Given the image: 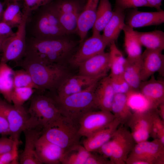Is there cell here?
Instances as JSON below:
<instances>
[{
  "mask_svg": "<svg viewBox=\"0 0 164 164\" xmlns=\"http://www.w3.org/2000/svg\"><path fill=\"white\" fill-rule=\"evenodd\" d=\"M4 1L5 3L7 5L8 3L11 2V0H4Z\"/></svg>",
  "mask_w": 164,
  "mask_h": 164,
  "instance_id": "51",
  "label": "cell"
},
{
  "mask_svg": "<svg viewBox=\"0 0 164 164\" xmlns=\"http://www.w3.org/2000/svg\"><path fill=\"white\" fill-rule=\"evenodd\" d=\"M16 142L10 151L0 155V164H18V146Z\"/></svg>",
  "mask_w": 164,
  "mask_h": 164,
  "instance_id": "41",
  "label": "cell"
},
{
  "mask_svg": "<svg viewBox=\"0 0 164 164\" xmlns=\"http://www.w3.org/2000/svg\"><path fill=\"white\" fill-rule=\"evenodd\" d=\"M0 107L5 115L10 138L19 141L20 134L26 130L38 126L23 106L16 107L0 97Z\"/></svg>",
  "mask_w": 164,
  "mask_h": 164,
  "instance_id": "7",
  "label": "cell"
},
{
  "mask_svg": "<svg viewBox=\"0 0 164 164\" xmlns=\"http://www.w3.org/2000/svg\"><path fill=\"white\" fill-rule=\"evenodd\" d=\"M27 111L37 125L43 128L61 114L53 98L43 95L32 98Z\"/></svg>",
  "mask_w": 164,
  "mask_h": 164,
  "instance_id": "9",
  "label": "cell"
},
{
  "mask_svg": "<svg viewBox=\"0 0 164 164\" xmlns=\"http://www.w3.org/2000/svg\"><path fill=\"white\" fill-rule=\"evenodd\" d=\"M125 24L134 28L159 25L164 22V11L142 12L132 9L126 18Z\"/></svg>",
  "mask_w": 164,
  "mask_h": 164,
  "instance_id": "17",
  "label": "cell"
},
{
  "mask_svg": "<svg viewBox=\"0 0 164 164\" xmlns=\"http://www.w3.org/2000/svg\"><path fill=\"white\" fill-rule=\"evenodd\" d=\"M4 10L3 5L0 2V22L2 21Z\"/></svg>",
  "mask_w": 164,
  "mask_h": 164,
  "instance_id": "49",
  "label": "cell"
},
{
  "mask_svg": "<svg viewBox=\"0 0 164 164\" xmlns=\"http://www.w3.org/2000/svg\"><path fill=\"white\" fill-rule=\"evenodd\" d=\"M124 12L114 9L112 16L103 30L102 38L108 45L118 39L125 25Z\"/></svg>",
  "mask_w": 164,
  "mask_h": 164,
  "instance_id": "24",
  "label": "cell"
},
{
  "mask_svg": "<svg viewBox=\"0 0 164 164\" xmlns=\"http://www.w3.org/2000/svg\"><path fill=\"white\" fill-rule=\"evenodd\" d=\"M142 7L152 8L145 0H115L114 9L124 12L127 9Z\"/></svg>",
  "mask_w": 164,
  "mask_h": 164,
  "instance_id": "38",
  "label": "cell"
},
{
  "mask_svg": "<svg viewBox=\"0 0 164 164\" xmlns=\"http://www.w3.org/2000/svg\"><path fill=\"white\" fill-rule=\"evenodd\" d=\"M20 0H11V2H18Z\"/></svg>",
  "mask_w": 164,
  "mask_h": 164,
  "instance_id": "52",
  "label": "cell"
},
{
  "mask_svg": "<svg viewBox=\"0 0 164 164\" xmlns=\"http://www.w3.org/2000/svg\"><path fill=\"white\" fill-rule=\"evenodd\" d=\"M142 46L146 49L163 51L164 49V32L156 30L149 32L135 31Z\"/></svg>",
  "mask_w": 164,
  "mask_h": 164,
  "instance_id": "28",
  "label": "cell"
},
{
  "mask_svg": "<svg viewBox=\"0 0 164 164\" xmlns=\"http://www.w3.org/2000/svg\"><path fill=\"white\" fill-rule=\"evenodd\" d=\"M36 11L31 20L32 37L50 38L67 35L60 25L58 14L52 5L49 4Z\"/></svg>",
  "mask_w": 164,
  "mask_h": 164,
  "instance_id": "5",
  "label": "cell"
},
{
  "mask_svg": "<svg viewBox=\"0 0 164 164\" xmlns=\"http://www.w3.org/2000/svg\"><path fill=\"white\" fill-rule=\"evenodd\" d=\"M78 74L91 77L107 76L110 70L109 52H104L95 55L80 64Z\"/></svg>",
  "mask_w": 164,
  "mask_h": 164,
  "instance_id": "15",
  "label": "cell"
},
{
  "mask_svg": "<svg viewBox=\"0 0 164 164\" xmlns=\"http://www.w3.org/2000/svg\"><path fill=\"white\" fill-rule=\"evenodd\" d=\"M91 152L83 145H77L65 152L61 164H85Z\"/></svg>",
  "mask_w": 164,
  "mask_h": 164,
  "instance_id": "32",
  "label": "cell"
},
{
  "mask_svg": "<svg viewBox=\"0 0 164 164\" xmlns=\"http://www.w3.org/2000/svg\"><path fill=\"white\" fill-rule=\"evenodd\" d=\"M157 108L136 111L127 125L136 143L147 140L150 136L154 115Z\"/></svg>",
  "mask_w": 164,
  "mask_h": 164,
  "instance_id": "10",
  "label": "cell"
},
{
  "mask_svg": "<svg viewBox=\"0 0 164 164\" xmlns=\"http://www.w3.org/2000/svg\"><path fill=\"white\" fill-rule=\"evenodd\" d=\"M6 136H2L0 138V155L8 152L13 148L15 143L19 142Z\"/></svg>",
  "mask_w": 164,
  "mask_h": 164,
  "instance_id": "42",
  "label": "cell"
},
{
  "mask_svg": "<svg viewBox=\"0 0 164 164\" xmlns=\"http://www.w3.org/2000/svg\"><path fill=\"white\" fill-rule=\"evenodd\" d=\"M94 152H97L104 158L110 160L112 155V142L111 139Z\"/></svg>",
  "mask_w": 164,
  "mask_h": 164,
  "instance_id": "43",
  "label": "cell"
},
{
  "mask_svg": "<svg viewBox=\"0 0 164 164\" xmlns=\"http://www.w3.org/2000/svg\"><path fill=\"white\" fill-rule=\"evenodd\" d=\"M9 134L8 123L5 113L0 107V135L6 136Z\"/></svg>",
  "mask_w": 164,
  "mask_h": 164,
  "instance_id": "45",
  "label": "cell"
},
{
  "mask_svg": "<svg viewBox=\"0 0 164 164\" xmlns=\"http://www.w3.org/2000/svg\"><path fill=\"white\" fill-rule=\"evenodd\" d=\"M142 81L139 91L145 97L150 108H157L164 102V82L156 79L154 75Z\"/></svg>",
  "mask_w": 164,
  "mask_h": 164,
  "instance_id": "19",
  "label": "cell"
},
{
  "mask_svg": "<svg viewBox=\"0 0 164 164\" xmlns=\"http://www.w3.org/2000/svg\"><path fill=\"white\" fill-rule=\"evenodd\" d=\"M103 77H91L79 74L69 75L57 87V94L55 97L62 98L81 91Z\"/></svg>",
  "mask_w": 164,
  "mask_h": 164,
  "instance_id": "16",
  "label": "cell"
},
{
  "mask_svg": "<svg viewBox=\"0 0 164 164\" xmlns=\"http://www.w3.org/2000/svg\"><path fill=\"white\" fill-rule=\"evenodd\" d=\"M98 81L80 92L53 98L61 114L78 124L79 120L84 114L98 109L94 94Z\"/></svg>",
  "mask_w": 164,
  "mask_h": 164,
  "instance_id": "3",
  "label": "cell"
},
{
  "mask_svg": "<svg viewBox=\"0 0 164 164\" xmlns=\"http://www.w3.org/2000/svg\"><path fill=\"white\" fill-rule=\"evenodd\" d=\"M14 88L29 87L39 90L29 73L23 69L14 71Z\"/></svg>",
  "mask_w": 164,
  "mask_h": 164,
  "instance_id": "35",
  "label": "cell"
},
{
  "mask_svg": "<svg viewBox=\"0 0 164 164\" xmlns=\"http://www.w3.org/2000/svg\"><path fill=\"white\" fill-rule=\"evenodd\" d=\"M42 135L65 152L80 144L78 124L61 114L43 129Z\"/></svg>",
  "mask_w": 164,
  "mask_h": 164,
  "instance_id": "4",
  "label": "cell"
},
{
  "mask_svg": "<svg viewBox=\"0 0 164 164\" xmlns=\"http://www.w3.org/2000/svg\"><path fill=\"white\" fill-rule=\"evenodd\" d=\"M8 36H0V52H2V45L3 41Z\"/></svg>",
  "mask_w": 164,
  "mask_h": 164,
  "instance_id": "50",
  "label": "cell"
},
{
  "mask_svg": "<svg viewBox=\"0 0 164 164\" xmlns=\"http://www.w3.org/2000/svg\"><path fill=\"white\" fill-rule=\"evenodd\" d=\"M113 11L109 0H100L95 20L92 27L93 34H101L111 18Z\"/></svg>",
  "mask_w": 164,
  "mask_h": 164,
  "instance_id": "30",
  "label": "cell"
},
{
  "mask_svg": "<svg viewBox=\"0 0 164 164\" xmlns=\"http://www.w3.org/2000/svg\"><path fill=\"white\" fill-rule=\"evenodd\" d=\"M120 125L118 120L115 118L108 126L86 138L83 145L89 152H95L112 138Z\"/></svg>",
  "mask_w": 164,
  "mask_h": 164,
  "instance_id": "23",
  "label": "cell"
},
{
  "mask_svg": "<svg viewBox=\"0 0 164 164\" xmlns=\"http://www.w3.org/2000/svg\"><path fill=\"white\" fill-rule=\"evenodd\" d=\"M111 112L120 124L127 125L133 113L128 104L126 94H115L111 107Z\"/></svg>",
  "mask_w": 164,
  "mask_h": 164,
  "instance_id": "25",
  "label": "cell"
},
{
  "mask_svg": "<svg viewBox=\"0 0 164 164\" xmlns=\"http://www.w3.org/2000/svg\"><path fill=\"white\" fill-rule=\"evenodd\" d=\"M126 59L122 75L132 90H139L142 82L141 77V57L135 59L126 58Z\"/></svg>",
  "mask_w": 164,
  "mask_h": 164,
  "instance_id": "26",
  "label": "cell"
},
{
  "mask_svg": "<svg viewBox=\"0 0 164 164\" xmlns=\"http://www.w3.org/2000/svg\"><path fill=\"white\" fill-rule=\"evenodd\" d=\"M77 43L64 36L50 38L31 37L26 40L24 56L49 63L63 64L72 55Z\"/></svg>",
  "mask_w": 164,
  "mask_h": 164,
  "instance_id": "1",
  "label": "cell"
},
{
  "mask_svg": "<svg viewBox=\"0 0 164 164\" xmlns=\"http://www.w3.org/2000/svg\"><path fill=\"white\" fill-rule=\"evenodd\" d=\"M109 55L110 76L122 75L126 59L119 49L115 42L110 44Z\"/></svg>",
  "mask_w": 164,
  "mask_h": 164,
  "instance_id": "31",
  "label": "cell"
},
{
  "mask_svg": "<svg viewBox=\"0 0 164 164\" xmlns=\"http://www.w3.org/2000/svg\"><path fill=\"white\" fill-rule=\"evenodd\" d=\"M122 31L124 34V44L127 54V58L138 59L141 57L142 45L139 42L133 28L125 24Z\"/></svg>",
  "mask_w": 164,
  "mask_h": 164,
  "instance_id": "29",
  "label": "cell"
},
{
  "mask_svg": "<svg viewBox=\"0 0 164 164\" xmlns=\"http://www.w3.org/2000/svg\"><path fill=\"white\" fill-rule=\"evenodd\" d=\"M94 94L98 109L111 112L115 94L109 76H106L98 81L95 89Z\"/></svg>",
  "mask_w": 164,
  "mask_h": 164,
  "instance_id": "22",
  "label": "cell"
},
{
  "mask_svg": "<svg viewBox=\"0 0 164 164\" xmlns=\"http://www.w3.org/2000/svg\"><path fill=\"white\" fill-rule=\"evenodd\" d=\"M114 118L110 111L100 110L88 112L79 121V133L82 137H88L108 126Z\"/></svg>",
  "mask_w": 164,
  "mask_h": 164,
  "instance_id": "12",
  "label": "cell"
},
{
  "mask_svg": "<svg viewBox=\"0 0 164 164\" xmlns=\"http://www.w3.org/2000/svg\"><path fill=\"white\" fill-rule=\"evenodd\" d=\"M14 33L12 28L7 24L2 21L0 22V36H9Z\"/></svg>",
  "mask_w": 164,
  "mask_h": 164,
  "instance_id": "46",
  "label": "cell"
},
{
  "mask_svg": "<svg viewBox=\"0 0 164 164\" xmlns=\"http://www.w3.org/2000/svg\"><path fill=\"white\" fill-rule=\"evenodd\" d=\"M24 1L22 12L27 13L29 15L33 11L47 5L53 0H23Z\"/></svg>",
  "mask_w": 164,
  "mask_h": 164,
  "instance_id": "40",
  "label": "cell"
},
{
  "mask_svg": "<svg viewBox=\"0 0 164 164\" xmlns=\"http://www.w3.org/2000/svg\"><path fill=\"white\" fill-rule=\"evenodd\" d=\"M59 14L73 12H79V6L76 2L72 1H63L52 5Z\"/></svg>",
  "mask_w": 164,
  "mask_h": 164,
  "instance_id": "39",
  "label": "cell"
},
{
  "mask_svg": "<svg viewBox=\"0 0 164 164\" xmlns=\"http://www.w3.org/2000/svg\"><path fill=\"white\" fill-rule=\"evenodd\" d=\"M37 154L42 163L61 164L65 151L59 146L49 142L42 135L36 145Z\"/></svg>",
  "mask_w": 164,
  "mask_h": 164,
  "instance_id": "20",
  "label": "cell"
},
{
  "mask_svg": "<svg viewBox=\"0 0 164 164\" xmlns=\"http://www.w3.org/2000/svg\"><path fill=\"white\" fill-rule=\"evenodd\" d=\"M57 13L60 25L67 35L76 31L79 12Z\"/></svg>",
  "mask_w": 164,
  "mask_h": 164,
  "instance_id": "34",
  "label": "cell"
},
{
  "mask_svg": "<svg viewBox=\"0 0 164 164\" xmlns=\"http://www.w3.org/2000/svg\"><path fill=\"white\" fill-rule=\"evenodd\" d=\"M157 108L159 116L164 121V102L160 104Z\"/></svg>",
  "mask_w": 164,
  "mask_h": 164,
  "instance_id": "48",
  "label": "cell"
},
{
  "mask_svg": "<svg viewBox=\"0 0 164 164\" xmlns=\"http://www.w3.org/2000/svg\"><path fill=\"white\" fill-rule=\"evenodd\" d=\"M100 0H87L83 10L79 14L76 32L81 43L84 40L88 31L93 27Z\"/></svg>",
  "mask_w": 164,
  "mask_h": 164,
  "instance_id": "21",
  "label": "cell"
},
{
  "mask_svg": "<svg viewBox=\"0 0 164 164\" xmlns=\"http://www.w3.org/2000/svg\"><path fill=\"white\" fill-rule=\"evenodd\" d=\"M24 17L14 34L7 37L3 42L0 62L7 63L18 61L24 57L26 49V24L29 15L23 12Z\"/></svg>",
  "mask_w": 164,
  "mask_h": 164,
  "instance_id": "8",
  "label": "cell"
},
{
  "mask_svg": "<svg viewBox=\"0 0 164 164\" xmlns=\"http://www.w3.org/2000/svg\"><path fill=\"white\" fill-rule=\"evenodd\" d=\"M6 6L3 12L2 21L12 29L17 27L24 17V13L21 10L18 2H11Z\"/></svg>",
  "mask_w": 164,
  "mask_h": 164,
  "instance_id": "33",
  "label": "cell"
},
{
  "mask_svg": "<svg viewBox=\"0 0 164 164\" xmlns=\"http://www.w3.org/2000/svg\"><path fill=\"white\" fill-rule=\"evenodd\" d=\"M162 51L147 49L142 54L141 77L142 81L147 80L156 72L164 75V55Z\"/></svg>",
  "mask_w": 164,
  "mask_h": 164,
  "instance_id": "14",
  "label": "cell"
},
{
  "mask_svg": "<svg viewBox=\"0 0 164 164\" xmlns=\"http://www.w3.org/2000/svg\"><path fill=\"white\" fill-rule=\"evenodd\" d=\"M14 70L7 63L0 62V94L10 103L14 88Z\"/></svg>",
  "mask_w": 164,
  "mask_h": 164,
  "instance_id": "27",
  "label": "cell"
},
{
  "mask_svg": "<svg viewBox=\"0 0 164 164\" xmlns=\"http://www.w3.org/2000/svg\"><path fill=\"white\" fill-rule=\"evenodd\" d=\"M152 8H154L157 11H161L162 0H145Z\"/></svg>",
  "mask_w": 164,
  "mask_h": 164,
  "instance_id": "47",
  "label": "cell"
},
{
  "mask_svg": "<svg viewBox=\"0 0 164 164\" xmlns=\"http://www.w3.org/2000/svg\"><path fill=\"white\" fill-rule=\"evenodd\" d=\"M34 89L29 87L14 88L11 99L13 105L16 107L23 106V104L32 96Z\"/></svg>",
  "mask_w": 164,
  "mask_h": 164,
  "instance_id": "36",
  "label": "cell"
},
{
  "mask_svg": "<svg viewBox=\"0 0 164 164\" xmlns=\"http://www.w3.org/2000/svg\"><path fill=\"white\" fill-rule=\"evenodd\" d=\"M43 127L39 126L23 131L25 137L24 149L20 155L19 162L21 164H42L36 152V142L43 133Z\"/></svg>",
  "mask_w": 164,
  "mask_h": 164,
  "instance_id": "18",
  "label": "cell"
},
{
  "mask_svg": "<svg viewBox=\"0 0 164 164\" xmlns=\"http://www.w3.org/2000/svg\"><path fill=\"white\" fill-rule=\"evenodd\" d=\"M77 50L69 60L73 66L78 67L87 59L104 52L108 46L101 34H93L92 36L84 40Z\"/></svg>",
  "mask_w": 164,
  "mask_h": 164,
  "instance_id": "13",
  "label": "cell"
},
{
  "mask_svg": "<svg viewBox=\"0 0 164 164\" xmlns=\"http://www.w3.org/2000/svg\"><path fill=\"white\" fill-rule=\"evenodd\" d=\"M23 57L20 64L30 74L39 90L57 89L61 82L69 76L64 64L51 63Z\"/></svg>",
  "mask_w": 164,
  "mask_h": 164,
  "instance_id": "2",
  "label": "cell"
},
{
  "mask_svg": "<svg viewBox=\"0 0 164 164\" xmlns=\"http://www.w3.org/2000/svg\"><path fill=\"white\" fill-rule=\"evenodd\" d=\"M113 91L115 94H126L131 89L123 75L109 76Z\"/></svg>",
  "mask_w": 164,
  "mask_h": 164,
  "instance_id": "37",
  "label": "cell"
},
{
  "mask_svg": "<svg viewBox=\"0 0 164 164\" xmlns=\"http://www.w3.org/2000/svg\"><path fill=\"white\" fill-rule=\"evenodd\" d=\"M126 164H164V145L158 138L136 143Z\"/></svg>",
  "mask_w": 164,
  "mask_h": 164,
  "instance_id": "6",
  "label": "cell"
},
{
  "mask_svg": "<svg viewBox=\"0 0 164 164\" xmlns=\"http://www.w3.org/2000/svg\"><path fill=\"white\" fill-rule=\"evenodd\" d=\"M111 139L112 155L110 160L112 164H125L129 155L136 144L130 131L121 125Z\"/></svg>",
  "mask_w": 164,
  "mask_h": 164,
  "instance_id": "11",
  "label": "cell"
},
{
  "mask_svg": "<svg viewBox=\"0 0 164 164\" xmlns=\"http://www.w3.org/2000/svg\"><path fill=\"white\" fill-rule=\"evenodd\" d=\"M85 164H112V163L109 159L104 158L99 154L91 152Z\"/></svg>",
  "mask_w": 164,
  "mask_h": 164,
  "instance_id": "44",
  "label": "cell"
}]
</instances>
